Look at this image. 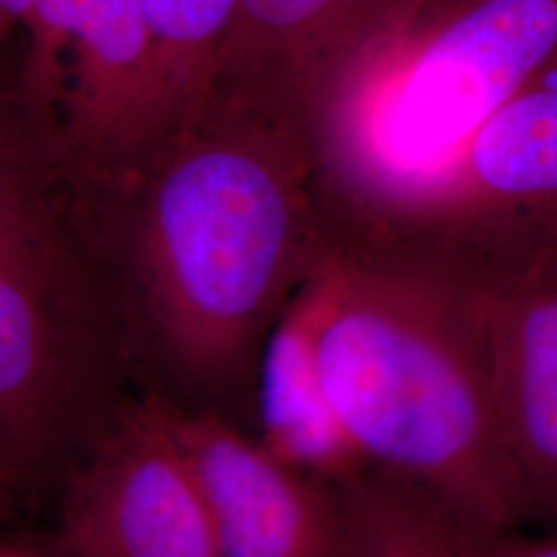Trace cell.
Segmentation results:
<instances>
[{
  "mask_svg": "<svg viewBox=\"0 0 557 557\" xmlns=\"http://www.w3.org/2000/svg\"><path fill=\"white\" fill-rule=\"evenodd\" d=\"M112 211L137 310L188 386L223 393L259 370L271 329L326 259L337 225L296 120L211 98Z\"/></svg>",
  "mask_w": 557,
  "mask_h": 557,
  "instance_id": "1",
  "label": "cell"
},
{
  "mask_svg": "<svg viewBox=\"0 0 557 557\" xmlns=\"http://www.w3.org/2000/svg\"><path fill=\"white\" fill-rule=\"evenodd\" d=\"M320 329L329 395L368 458L502 535L535 518L494 388L478 283L446 242L338 232Z\"/></svg>",
  "mask_w": 557,
  "mask_h": 557,
  "instance_id": "2",
  "label": "cell"
},
{
  "mask_svg": "<svg viewBox=\"0 0 557 557\" xmlns=\"http://www.w3.org/2000/svg\"><path fill=\"white\" fill-rule=\"evenodd\" d=\"M556 66L557 0H400L312 120L329 218L356 238H423L469 140Z\"/></svg>",
  "mask_w": 557,
  "mask_h": 557,
  "instance_id": "3",
  "label": "cell"
},
{
  "mask_svg": "<svg viewBox=\"0 0 557 557\" xmlns=\"http://www.w3.org/2000/svg\"><path fill=\"white\" fill-rule=\"evenodd\" d=\"M69 188L9 100L0 131L2 517L73 462L119 403L124 301L91 257Z\"/></svg>",
  "mask_w": 557,
  "mask_h": 557,
  "instance_id": "4",
  "label": "cell"
},
{
  "mask_svg": "<svg viewBox=\"0 0 557 557\" xmlns=\"http://www.w3.org/2000/svg\"><path fill=\"white\" fill-rule=\"evenodd\" d=\"M180 122L139 0H91L64 60L41 147L73 199L124 197L178 137Z\"/></svg>",
  "mask_w": 557,
  "mask_h": 557,
  "instance_id": "5",
  "label": "cell"
},
{
  "mask_svg": "<svg viewBox=\"0 0 557 557\" xmlns=\"http://www.w3.org/2000/svg\"><path fill=\"white\" fill-rule=\"evenodd\" d=\"M62 557H221L197 478L172 436L160 393L124 398L69 465Z\"/></svg>",
  "mask_w": 557,
  "mask_h": 557,
  "instance_id": "6",
  "label": "cell"
},
{
  "mask_svg": "<svg viewBox=\"0 0 557 557\" xmlns=\"http://www.w3.org/2000/svg\"><path fill=\"white\" fill-rule=\"evenodd\" d=\"M469 257L502 423L535 518L557 537V238H506Z\"/></svg>",
  "mask_w": 557,
  "mask_h": 557,
  "instance_id": "7",
  "label": "cell"
},
{
  "mask_svg": "<svg viewBox=\"0 0 557 557\" xmlns=\"http://www.w3.org/2000/svg\"><path fill=\"white\" fill-rule=\"evenodd\" d=\"M220 541L221 557H345L337 487L244 438L211 411L160 395Z\"/></svg>",
  "mask_w": 557,
  "mask_h": 557,
  "instance_id": "8",
  "label": "cell"
},
{
  "mask_svg": "<svg viewBox=\"0 0 557 557\" xmlns=\"http://www.w3.org/2000/svg\"><path fill=\"white\" fill-rule=\"evenodd\" d=\"M400 0H238L221 38L211 98L296 120L317 110Z\"/></svg>",
  "mask_w": 557,
  "mask_h": 557,
  "instance_id": "9",
  "label": "cell"
},
{
  "mask_svg": "<svg viewBox=\"0 0 557 557\" xmlns=\"http://www.w3.org/2000/svg\"><path fill=\"white\" fill-rule=\"evenodd\" d=\"M547 75L506 101L469 140L440 188L425 242L557 238V81Z\"/></svg>",
  "mask_w": 557,
  "mask_h": 557,
  "instance_id": "10",
  "label": "cell"
},
{
  "mask_svg": "<svg viewBox=\"0 0 557 557\" xmlns=\"http://www.w3.org/2000/svg\"><path fill=\"white\" fill-rule=\"evenodd\" d=\"M333 248L287 301L257 370L260 444L292 467L331 481L372 465L341 418L320 366V329L337 283Z\"/></svg>",
  "mask_w": 557,
  "mask_h": 557,
  "instance_id": "11",
  "label": "cell"
},
{
  "mask_svg": "<svg viewBox=\"0 0 557 557\" xmlns=\"http://www.w3.org/2000/svg\"><path fill=\"white\" fill-rule=\"evenodd\" d=\"M347 556L510 557L502 535L413 479L370 465L335 479Z\"/></svg>",
  "mask_w": 557,
  "mask_h": 557,
  "instance_id": "12",
  "label": "cell"
},
{
  "mask_svg": "<svg viewBox=\"0 0 557 557\" xmlns=\"http://www.w3.org/2000/svg\"><path fill=\"white\" fill-rule=\"evenodd\" d=\"M139 2L153 34L182 133L202 116L211 101L218 50L238 0Z\"/></svg>",
  "mask_w": 557,
  "mask_h": 557,
  "instance_id": "13",
  "label": "cell"
},
{
  "mask_svg": "<svg viewBox=\"0 0 557 557\" xmlns=\"http://www.w3.org/2000/svg\"><path fill=\"white\" fill-rule=\"evenodd\" d=\"M91 0H36L20 27L25 32L17 85L9 100L44 147L54 126L64 60Z\"/></svg>",
  "mask_w": 557,
  "mask_h": 557,
  "instance_id": "14",
  "label": "cell"
},
{
  "mask_svg": "<svg viewBox=\"0 0 557 557\" xmlns=\"http://www.w3.org/2000/svg\"><path fill=\"white\" fill-rule=\"evenodd\" d=\"M36 0H0V34L2 40H7L17 27L21 20L25 17V13L29 11V7Z\"/></svg>",
  "mask_w": 557,
  "mask_h": 557,
  "instance_id": "15",
  "label": "cell"
}]
</instances>
